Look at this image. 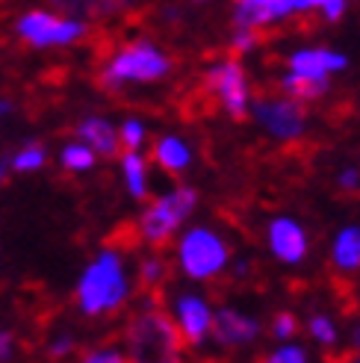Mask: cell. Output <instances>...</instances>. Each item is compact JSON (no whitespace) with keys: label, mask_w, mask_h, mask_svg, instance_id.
<instances>
[{"label":"cell","mask_w":360,"mask_h":363,"mask_svg":"<svg viewBox=\"0 0 360 363\" xmlns=\"http://www.w3.org/2000/svg\"><path fill=\"white\" fill-rule=\"evenodd\" d=\"M128 298V278H124V266L116 251H103L89 263L83 278L77 284V301L80 311L89 316H98Z\"/></svg>","instance_id":"6da1fadb"},{"label":"cell","mask_w":360,"mask_h":363,"mask_svg":"<svg viewBox=\"0 0 360 363\" xmlns=\"http://www.w3.org/2000/svg\"><path fill=\"white\" fill-rule=\"evenodd\" d=\"M169 68H171V62L154 45L139 42V45L124 48L118 57L103 68L101 83L106 89H118L130 80H159L169 74Z\"/></svg>","instance_id":"7a4b0ae2"},{"label":"cell","mask_w":360,"mask_h":363,"mask_svg":"<svg viewBox=\"0 0 360 363\" xmlns=\"http://www.w3.org/2000/svg\"><path fill=\"white\" fill-rule=\"evenodd\" d=\"M15 30L33 48L74 45V42H80L83 35H86V24L80 21V18H71V15L68 18H60V15L42 12V9L21 15V18H18V24H15Z\"/></svg>","instance_id":"3957f363"},{"label":"cell","mask_w":360,"mask_h":363,"mask_svg":"<svg viewBox=\"0 0 360 363\" xmlns=\"http://www.w3.org/2000/svg\"><path fill=\"white\" fill-rule=\"evenodd\" d=\"M130 349L136 360H174L177 354L174 325L159 313L136 319V325L130 328Z\"/></svg>","instance_id":"277c9868"},{"label":"cell","mask_w":360,"mask_h":363,"mask_svg":"<svg viewBox=\"0 0 360 363\" xmlns=\"http://www.w3.org/2000/svg\"><path fill=\"white\" fill-rule=\"evenodd\" d=\"M180 263L189 278H210L227 263V248L213 230L195 228L180 242Z\"/></svg>","instance_id":"5b68a950"},{"label":"cell","mask_w":360,"mask_h":363,"mask_svg":"<svg viewBox=\"0 0 360 363\" xmlns=\"http://www.w3.org/2000/svg\"><path fill=\"white\" fill-rule=\"evenodd\" d=\"M195 207V192L192 189H177L166 198H159V201L145 213V219H142V237L148 242H166L174 228L186 219Z\"/></svg>","instance_id":"8992f818"},{"label":"cell","mask_w":360,"mask_h":363,"mask_svg":"<svg viewBox=\"0 0 360 363\" xmlns=\"http://www.w3.org/2000/svg\"><path fill=\"white\" fill-rule=\"evenodd\" d=\"M210 86L222 95L225 106L230 110L233 118H242L245 116V106H248V89H245V74L237 62H222L210 71Z\"/></svg>","instance_id":"52a82bcc"},{"label":"cell","mask_w":360,"mask_h":363,"mask_svg":"<svg viewBox=\"0 0 360 363\" xmlns=\"http://www.w3.org/2000/svg\"><path fill=\"white\" fill-rule=\"evenodd\" d=\"M254 116L260 118L263 127H269V133H275L281 139H296L304 130L301 110L293 101H272V104H257Z\"/></svg>","instance_id":"ba28073f"},{"label":"cell","mask_w":360,"mask_h":363,"mask_svg":"<svg viewBox=\"0 0 360 363\" xmlns=\"http://www.w3.org/2000/svg\"><path fill=\"white\" fill-rule=\"evenodd\" d=\"M269 237H272V251L283 263H298L308 251V237L293 219H275L269 228Z\"/></svg>","instance_id":"9c48e42d"},{"label":"cell","mask_w":360,"mask_h":363,"mask_svg":"<svg viewBox=\"0 0 360 363\" xmlns=\"http://www.w3.org/2000/svg\"><path fill=\"white\" fill-rule=\"evenodd\" d=\"M213 328H215V337H219V342H225V346H240V342L245 340H254L260 325L254 319H245L242 313L237 311H219L213 319Z\"/></svg>","instance_id":"30bf717a"},{"label":"cell","mask_w":360,"mask_h":363,"mask_svg":"<svg viewBox=\"0 0 360 363\" xmlns=\"http://www.w3.org/2000/svg\"><path fill=\"white\" fill-rule=\"evenodd\" d=\"M283 15H290V6L283 0H237L233 21H237V27H257V24L278 21Z\"/></svg>","instance_id":"8fae6325"},{"label":"cell","mask_w":360,"mask_h":363,"mask_svg":"<svg viewBox=\"0 0 360 363\" xmlns=\"http://www.w3.org/2000/svg\"><path fill=\"white\" fill-rule=\"evenodd\" d=\"M290 68L293 74H301V77H328V71L346 68V57L331 50H298Z\"/></svg>","instance_id":"7c38bea8"},{"label":"cell","mask_w":360,"mask_h":363,"mask_svg":"<svg viewBox=\"0 0 360 363\" xmlns=\"http://www.w3.org/2000/svg\"><path fill=\"white\" fill-rule=\"evenodd\" d=\"M77 136L92 151H98L103 157H113L118 151V133L113 130V124L106 121V118H86V121H80Z\"/></svg>","instance_id":"4fadbf2b"},{"label":"cell","mask_w":360,"mask_h":363,"mask_svg":"<svg viewBox=\"0 0 360 363\" xmlns=\"http://www.w3.org/2000/svg\"><path fill=\"white\" fill-rule=\"evenodd\" d=\"M177 316H180V328H184V334L198 342L207 328H210V311H207V304L201 298H195V296H184L177 301Z\"/></svg>","instance_id":"5bb4252c"},{"label":"cell","mask_w":360,"mask_h":363,"mask_svg":"<svg viewBox=\"0 0 360 363\" xmlns=\"http://www.w3.org/2000/svg\"><path fill=\"white\" fill-rule=\"evenodd\" d=\"M133 0H53V6L62 9L71 18H101L113 15L124 6H130Z\"/></svg>","instance_id":"9a60e30c"},{"label":"cell","mask_w":360,"mask_h":363,"mask_svg":"<svg viewBox=\"0 0 360 363\" xmlns=\"http://www.w3.org/2000/svg\"><path fill=\"white\" fill-rule=\"evenodd\" d=\"M334 263L343 269L360 266V228L339 230V237L334 242Z\"/></svg>","instance_id":"2e32d148"},{"label":"cell","mask_w":360,"mask_h":363,"mask_svg":"<svg viewBox=\"0 0 360 363\" xmlns=\"http://www.w3.org/2000/svg\"><path fill=\"white\" fill-rule=\"evenodd\" d=\"M121 169H124V180H128V189L133 198H142L148 192V177H145V160L136 151L121 157Z\"/></svg>","instance_id":"e0dca14e"},{"label":"cell","mask_w":360,"mask_h":363,"mask_svg":"<svg viewBox=\"0 0 360 363\" xmlns=\"http://www.w3.org/2000/svg\"><path fill=\"white\" fill-rule=\"evenodd\" d=\"M157 160L163 162L166 169L180 172V169L189 166V148H186V145L180 142V139H174V136L159 139V145H157Z\"/></svg>","instance_id":"ac0fdd59"},{"label":"cell","mask_w":360,"mask_h":363,"mask_svg":"<svg viewBox=\"0 0 360 363\" xmlns=\"http://www.w3.org/2000/svg\"><path fill=\"white\" fill-rule=\"evenodd\" d=\"M283 89L298 98H319L328 92V77H301V74H286Z\"/></svg>","instance_id":"d6986e66"},{"label":"cell","mask_w":360,"mask_h":363,"mask_svg":"<svg viewBox=\"0 0 360 363\" xmlns=\"http://www.w3.org/2000/svg\"><path fill=\"white\" fill-rule=\"evenodd\" d=\"M60 162L65 169H71V172H89L95 166V151L89 148V145L83 142H74V145H65L62 148V154H60Z\"/></svg>","instance_id":"ffe728a7"},{"label":"cell","mask_w":360,"mask_h":363,"mask_svg":"<svg viewBox=\"0 0 360 363\" xmlns=\"http://www.w3.org/2000/svg\"><path fill=\"white\" fill-rule=\"evenodd\" d=\"M45 160H47V151L39 148V145H30V148H24L21 154L12 157V169L15 172H35V169L45 166Z\"/></svg>","instance_id":"44dd1931"},{"label":"cell","mask_w":360,"mask_h":363,"mask_svg":"<svg viewBox=\"0 0 360 363\" xmlns=\"http://www.w3.org/2000/svg\"><path fill=\"white\" fill-rule=\"evenodd\" d=\"M142 139H145V127H142L136 118H128V121H124V127H121V142L128 145L130 151H136V148H139Z\"/></svg>","instance_id":"7402d4cb"},{"label":"cell","mask_w":360,"mask_h":363,"mask_svg":"<svg viewBox=\"0 0 360 363\" xmlns=\"http://www.w3.org/2000/svg\"><path fill=\"white\" fill-rule=\"evenodd\" d=\"M310 331H313V337L322 340V342H334V340H337L334 325H331L325 316H313V319H310Z\"/></svg>","instance_id":"603a6c76"},{"label":"cell","mask_w":360,"mask_h":363,"mask_svg":"<svg viewBox=\"0 0 360 363\" xmlns=\"http://www.w3.org/2000/svg\"><path fill=\"white\" fill-rule=\"evenodd\" d=\"M269 360H272V363H304V349H296V346L278 349Z\"/></svg>","instance_id":"cb8c5ba5"},{"label":"cell","mask_w":360,"mask_h":363,"mask_svg":"<svg viewBox=\"0 0 360 363\" xmlns=\"http://www.w3.org/2000/svg\"><path fill=\"white\" fill-rule=\"evenodd\" d=\"M159 278H163V263L159 260H148L145 266H142V281H145L148 286H154Z\"/></svg>","instance_id":"d4e9b609"},{"label":"cell","mask_w":360,"mask_h":363,"mask_svg":"<svg viewBox=\"0 0 360 363\" xmlns=\"http://www.w3.org/2000/svg\"><path fill=\"white\" fill-rule=\"evenodd\" d=\"M316 6L325 9L328 21H337V18L343 15V9H346V0H316Z\"/></svg>","instance_id":"484cf974"},{"label":"cell","mask_w":360,"mask_h":363,"mask_svg":"<svg viewBox=\"0 0 360 363\" xmlns=\"http://www.w3.org/2000/svg\"><path fill=\"white\" fill-rule=\"evenodd\" d=\"M293 331H296V319L290 313H281L275 319V337H290Z\"/></svg>","instance_id":"4316f807"},{"label":"cell","mask_w":360,"mask_h":363,"mask_svg":"<svg viewBox=\"0 0 360 363\" xmlns=\"http://www.w3.org/2000/svg\"><path fill=\"white\" fill-rule=\"evenodd\" d=\"M86 360H89V363H121L124 357H121L118 352H113V349H103V352H89Z\"/></svg>","instance_id":"83f0119b"},{"label":"cell","mask_w":360,"mask_h":363,"mask_svg":"<svg viewBox=\"0 0 360 363\" xmlns=\"http://www.w3.org/2000/svg\"><path fill=\"white\" fill-rule=\"evenodd\" d=\"M237 39H233V48L237 50H248L251 45H254V35H251V27H237Z\"/></svg>","instance_id":"f1b7e54d"},{"label":"cell","mask_w":360,"mask_h":363,"mask_svg":"<svg viewBox=\"0 0 360 363\" xmlns=\"http://www.w3.org/2000/svg\"><path fill=\"white\" fill-rule=\"evenodd\" d=\"M15 352V342H12V334L9 331H0V360H9Z\"/></svg>","instance_id":"f546056e"},{"label":"cell","mask_w":360,"mask_h":363,"mask_svg":"<svg viewBox=\"0 0 360 363\" xmlns=\"http://www.w3.org/2000/svg\"><path fill=\"white\" fill-rule=\"evenodd\" d=\"M339 184H343L346 189H354V186L360 184V177H357V172H354V169H349V172H343V177H339Z\"/></svg>","instance_id":"4dcf8cb0"},{"label":"cell","mask_w":360,"mask_h":363,"mask_svg":"<svg viewBox=\"0 0 360 363\" xmlns=\"http://www.w3.org/2000/svg\"><path fill=\"white\" fill-rule=\"evenodd\" d=\"M71 346H74V342H71L68 337H65V340H57V342L50 346V354H65V352H71Z\"/></svg>","instance_id":"1f68e13d"},{"label":"cell","mask_w":360,"mask_h":363,"mask_svg":"<svg viewBox=\"0 0 360 363\" xmlns=\"http://www.w3.org/2000/svg\"><path fill=\"white\" fill-rule=\"evenodd\" d=\"M286 6H290V12L293 9H310V6H316V0H283Z\"/></svg>","instance_id":"d6a6232c"},{"label":"cell","mask_w":360,"mask_h":363,"mask_svg":"<svg viewBox=\"0 0 360 363\" xmlns=\"http://www.w3.org/2000/svg\"><path fill=\"white\" fill-rule=\"evenodd\" d=\"M9 113V104H4V101H0V116H6Z\"/></svg>","instance_id":"836d02e7"},{"label":"cell","mask_w":360,"mask_h":363,"mask_svg":"<svg viewBox=\"0 0 360 363\" xmlns=\"http://www.w3.org/2000/svg\"><path fill=\"white\" fill-rule=\"evenodd\" d=\"M4 174H6V166H0V180H4Z\"/></svg>","instance_id":"e575fe53"},{"label":"cell","mask_w":360,"mask_h":363,"mask_svg":"<svg viewBox=\"0 0 360 363\" xmlns=\"http://www.w3.org/2000/svg\"><path fill=\"white\" fill-rule=\"evenodd\" d=\"M357 346H360V331H357Z\"/></svg>","instance_id":"d590c367"}]
</instances>
